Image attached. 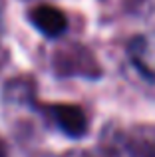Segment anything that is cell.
Listing matches in <instances>:
<instances>
[{
	"label": "cell",
	"instance_id": "1",
	"mask_svg": "<svg viewBox=\"0 0 155 157\" xmlns=\"http://www.w3.org/2000/svg\"><path fill=\"white\" fill-rule=\"evenodd\" d=\"M38 113L48 119L62 135L70 139H81L89 131V119L81 105L76 104H34Z\"/></svg>",
	"mask_w": 155,
	"mask_h": 157
},
{
	"label": "cell",
	"instance_id": "2",
	"mask_svg": "<svg viewBox=\"0 0 155 157\" xmlns=\"http://www.w3.org/2000/svg\"><path fill=\"white\" fill-rule=\"evenodd\" d=\"M28 22L46 40L62 38L66 34L68 26H70L66 12L60 10L54 4H38V6H34L28 12Z\"/></svg>",
	"mask_w": 155,
	"mask_h": 157
},
{
	"label": "cell",
	"instance_id": "3",
	"mask_svg": "<svg viewBox=\"0 0 155 157\" xmlns=\"http://www.w3.org/2000/svg\"><path fill=\"white\" fill-rule=\"evenodd\" d=\"M0 157H8V147H6V141H4L2 135H0Z\"/></svg>",
	"mask_w": 155,
	"mask_h": 157
},
{
	"label": "cell",
	"instance_id": "4",
	"mask_svg": "<svg viewBox=\"0 0 155 157\" xmlns=\"http://www.w3.org/2000/svg\"><path fill=\"white\" fill-rule=\"evenodd\" d=\"M80 157H101V155H96V153H84V155H80Z\"/></svg>",
	"mask_w": 155,
	"mask_h": 157
}]
</instances>
